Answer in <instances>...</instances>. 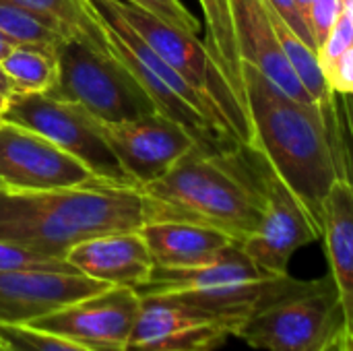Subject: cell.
Wrapping results in <instances>:
<instances>
[{"label": "cell", "instance_id": "cb8c5ba5", "mask_svg": "<svg viewBox=\"0 0 353 351\" xmlns=\"http://www.w3.org/2000/svg\"><path fill=\"white\" fill-rule=\"evenodd\" d=\"M0 351H93L77 341L39 331L27 323L0 325Z\"/></svg>", "mask_w": 353, "mask_h": 351}, {"label": "cell", "instance_id": "2e32d148", "mask_svg": "<svg viewBox=\"0 0 353 351\" xmlns=\"http://www.w3.org/2000/svg\"><path fill=\"white\" fill-rule=\"evenodd\" d=\"M110 285L79 273L0 271V325H23Z\"/></svg>", "mask_w": 353, "mask_h": 351}, {"label": "cell", "instance_id": "7402d4cb", "mask_svg": "<svg viewBox=\"0 0 353 351\" xmlns=\"http://www.w3.org/2000/svg\"><path fill=\"white\" fill-rule=\"evenodd\" d=\"M0 68L12 81L17 93H46L58 77L56 46H14L0 60Z\"/></svg>", "mask_w": 353, "mask_h": 351}, {"label": "cell", "instance_id": "ac0fdd59", "mask_svg": "<svg viewBox=\"0 0 353 351\" xmlns=\"http://www.w3.org/2000/svg\"><path fill=\"white\" fill-rule=\"evenodd\" d=\"M141 236L155 267L188 269L211 263L236 240L228 234L188 221H145Z\"/></svg>", "mask_w": 353, "mask_h": 351}, {"label": "cell", "instance_id": "3957f363", "mask_svg": "<svg viewBox=\"0 0 353 351\" xmlns=\"http://www.w3.org/2000/svg\"><path fill=\"white\" fill-rule=\"evenodd\" d=\"M242 151L205 153L196 147L186 153L165 176L139 188L145 221L199 223L244 242L259 230L265 203Z\"/></svg>", "mask_w": 353, "mask_h": 351}, {"label": "cell", "instance_id": "277c9868", "mask_svg": "<svg viewBox=\"0 0 353 351\" xmlns=\"http://www.w3.org/2000/svg\"><path fill=\"white\" fill-rule=\"evenodd\" d=\"M97 21L108 50L139 79L157 112L178 122L205 153H232L242 149L219 108L178 74L126 23L112 0H83Z\"/></svg>", "mask_w": 353, "mask_h": 351}, {"label": "cell", "instance_id": "484cf974", "mask_svg": "<svg viewBox=\"0 0 353 351\" xmlns=\"http://www.w3.org/2000/svg\"><path fill=\"white\" fill-rule=\"evenodd\" d=\"M137 4L139 8L151 12L153 17L161 19L163 23L190 33V35H199L201 33V23L199 19L180 2V0H126Z\"/></svg>", "mask_w": 353, "mask_h": 351}, {"label": "cell", "instance_id": "9a60e30c", "mask_svg": "<svg viewBox=\"0 0 353 351\" xmlns=\"http://www.w3.org/2000/svg\"><path fill=\"white\" fill-rule=\"evenodd\" d=\"M232 17L242 64L259 70L290 99L310 108H321L304 89L302 81L285 58L265 0H232Z\"/></svg>", "mask_w": 353, "mask_h": 351}, {"label": "cell", "instance_id": "603a6c76", "mask_svg": "<svg viewBox=\"0 0 353 351\" xmlns=\"http://www.w3.org/2000/svg\"><path fill=\"white\" fill-rule=\"evenodd\" d=\"M0 37L10 46H48L54 48L62 35L33 12L19 4L0 0Z\"/></svg>", "mask_w": 353, "mask_h": 351}, {"label": "cell", "instance_id": "d4e9b609", "mask_svg": "<svg viewBox=\"0 0 353 351\" xmlns=\"http://www.w3.org/2000/svg\"><path fill=\"white\" fill-rule=\"evenodd\" d=\"M0 271H56L77 273L64 259L46 257L21 246L0 242ZM81 275V273H79Z\"/></svg>", "mask_w": 353, "mask_h": 351}, {"label": "cell", "instance_id": "ffe728a7", "mask_svg": "<svg viewBox=\"0 0 353 351\" xmlns=\"http://www.w3.org/2000/svg\"><path fill=\"white\" fill-rule=\"evenodd\" d=\"M205 17V46L215 58L221 72L228 77L236 93L246 103L244 81H242V60L236 43V29L232 17V0H199Z\"/></svg>", "mask_w": 353, "mask_h": 351}, {"label": "cell", "instance_id": "ba28073f", "mask_svg": "<svg viewBox=\"0 0 353 351\" xmlns=\"http://www.w3.org/2000/svg\"><path fill=\"white\" fill-rule=\"evenodd\" d=\"M118 12L126 19L130 27L178 72L182 74L194 89H199L207 99H211L223 118L228 120L232 132L240 141L242 147H252V124L248 116V108L242 97L236 93L228 77L217 66L215 58L207 50L205 41L199 35L184 33L151 12L139 8L126 0H112Z\"/></svg>", "mask_w": 353, "mask_h": 351}, {"label": "cell", "instance_id": "f546056e", "mask_svg": "<svg viewBox=\"0 0 353 351\" xmlns=\"http://www.w3.org/2000/svg\"><path fill=\"white\" fill-rule=\"evenodd\" d=\"M325 77L335 93L353 95V46L327 68Z\"/></svg>", "mask_w": 353, "mask_h": 351}, {"label": "cell", "instance_id": "f35d334b", "mask_svg": "<svg viewBox=\"0 0 353 351\" xmlns=\"http://www.w3.org/2000/svg\"><path fill=\"white\" fill-rule=\"evenodd\" d=\"M2 122H4V118H2V114H0V124H2Z\"/></svg>", "mask_w": 353, "mask_h": 351}, {"label": "cell", "instance_id": "5b68a950", "mask_svg": "<svg viewBox=\"0 0 353 351\" xmlns=\"http://www.w3.org/2000/svg\"><path fill=\"white\" fill-rule=\"evenodd\" d=\"M306 281L290 275L263 271L234 242L211 263L188 269L155 267L151 279L137 292L141 296H159L184 302L240 325L263 306L298 292Z\"/></svg>", "mask_w": 353, "mask_h": 351}, {"label": "cell", "instance_id": "d6a6232c", "mask_svg": "<svg viewBox=\"0 0 353 351\" xmlns=\"http://www.w3.org/2000/svg\"><path fill=\"white\" fill-rule=\"evenodd\" d=\"M17 93V89H14V85H12V81L2 72V68H0V95H4V97H12Z\"/></svg>", "mask_w": 353, "mask_h": 351}, {"label": "cell", "instance_id": "f1b7e54d", "mask_svg": "<svg viewBox=\"0 0 353 351\" xmlns=\"http://www.w3.org/2000/svg\"><path fill=\"white\" fill-rule=\"evenodd\" d=\"M335 108H337V124L345 153V180L352 182L353 168V95L335 93Z\"/></svg>", "mask_w": 353, "mask_h": 351}, {"label": "cell", "instance_id": "5bb4252c", "mask_svg": "<svg viewBox=\"0 0 353 351\" xmlns=\"http://www.w3.org/2000/svg\"><path fill=\"white\" fill-rule=\"evenodd\" d=\"M70 153L46 137L10 124H0V184L19 190H54L97 182Z\"/></svg>", "mask_w": 353, "mask_h": 351}, {"label": "cell", "instance_id": "4316f807", "mask_svg": "<svg viewBox=\"0 0 353 351\" xmlns=\"http://www.w3.org/2000/svg\"><path fill=\"white\" fill-rule=\"evenodd\" d=\"M341 14H343V2L341 0H312L310 2L306 21H308L310 33L314 37L316 52Z\"/></svg>", "mask_w": 353, "mask_h": 351}, {"label": "cell", "instance_id": "4fadbf2b", "mask_svg": "<svg viewBox=\"0 0 353 351\" xmlns=\"http://www.w3.org/2000/svg\"><path fill=\"white\" fill-rule=\"evenodd\" d=\"M101 128L122 170L137 188L159 180L186 153L196 149L186 128L161 112L124 122H101Z\"/></svg>", "mask_w": 353, "mask_h": 351}, {"label": "cell", "instance_id": "83f0119b", "mask_svg": "<svg viewBox=\"0 0 353 351\" xmlns=\"http://www.w3.org/2000/svg\"><path fill=\"white\" fill-rule=\"evenodd\" d=\"M353 46V23L341 14L337 19V23L333 25V29L329 31L327 39L321 43L319 48V62H321V68L323 72H327V68L343 54L347 52L350 48Z\"/></svg>", "mask_w": 353, "mask_h": 351}, {"label": "cell", "instance_id": "6da1fadb", "mask_svg": "<svg viewBox=\"0 0 353 351\" xmlns=\"http://www.w3.org/2000/svg\"><path fill=\"white\" fill-rule=\"evenodd\" d=\"M246 108L256 151L300 199L321 234L323 201L337 180H345V155L335 114L298 103L259 70L242 64Z\"/></svg>", "mask_w": 353, "mask_h": 351}, {"label": "cell", "instance_id": "52a82bcc", "mask_svg": "<svg viewBox=\"0 0 353 351\" xmlns=\"http://www.w3.org/2000/svg\"><path fill=\"white\" fill-rule=\"evenodd\" d=\"M343 327L341 294L327 275L250 314L236 337L254 350L321 351Z\"/></svg>", "mask_w": 353, "mask_h": 351}, {"label": "cell", "instance_id": "d6986e66", "mask_svg": "<svg viewBox=\"0 0 353 351\" xmlns=\"http://www.w3.org/2000/svg\"><path fill=\"white\" fill-rule=\"evenodd\" d=\"M321 238L327 246L331 275L343 304L345 325L353 321V182L337 180L323 201Z\"/></svg>", "mask_w": 353, "mask_h": 351}, {"label": "cell", "instance_id": "74e56055", "mask_svg": "<svg viewBox=\"0 0 353 351\" xmlns=\"http://www.w3.org/2000/svg\"><path fill=\"white\" fill-rule=\"evenodd\" d=\"M6 103H8V97H4V95H0V114L4 112V108H6Z\"/></svg>", "mask_w": 353, "mask_h": 351}, {"label": "cell", "instance_id": "9c48e42d", "mask_svg": "<svg viewBox=\"0 0 353 351\" xmlns=\"http://www.w3.org/2000/svg\"><path fill=\"white\" fill-rule=\"evenodd\" d=\"M4 122L29 128L79 159L101 182L134 186L114 155L101 120L83 106L56 99L48 93H14L2 112Z\"/></svg>", "mask_w": 353, "mask_h": 351}, {"label": "cell", "instance_id": "7a4b0ae2", "mask_svg": "<svg viewBox=\"0 0 353 351\" xmlns=\"http://www.w3.org/2000/svg\"><path fill=\"white\" fill-rule=\"evenodd\" d=\"M143 223L145 201L137 186L97 180L72 188L19 190L0 184V242L46 257L64 259L83 240L141 230Z\"/></svg>", "mask_w": 353, "mask_h": 351}, {"label": "cell", "instance_id": "836d02e7", "mask_svg": "<svg viewBox=\"0 0 353 351\" xmlns=\"http://www.w3.org/2000/svg\"><path fill=\"white\" fill-rule=\"evenodd\" d=\"M345 351H353V321L345 325Z\"/></svg>", "mask_w": 353, "mask_h": 351}, {"label": "cell", "instance_id": "e0dca14e", "mask_svg": "<svg viewBox=\"0 0 353 351\" xmlns=\"http://www.w3.org/2000/svg\"><path fill=\"white\" fill-rule=\"evenodd\" d=\"M66 263L81 275L105 283L139 290L155 269L153 257L139 230L112 232L79 242L66 252Z\"/></svg>", "mask_w": 353, "mask_h": 351}, {"label": "cell", "instance_id": "8fae6325", "mask_svg": "<svg viewBox=\"0 0 353 351\" xmlns=\"http://www.w3.org/2000/svg\"><path fill=\"white\" fill-rule=\"evenodd\" d=\"M261 161L263 168L259 170V184L265 203L263 221L252 236L240 242V246L263 271L290 275L288 265L292 257L302 246L319 240L321 234L300 199L263 157Z\"/></svg>", "mask_w": 353, "mask_h": 351}, {"label": "cell", "instance_id": "4dcf8cb0", "mask_svg": "<svg viewBox=\"0 0 353 351\" xmlns=\"http://www.w3.org/2000/svg\"><path fill=\"white\" fill-rule=\"evenodd\" d=\"M306 43H310L314 50H316V46H314V37H312V33H310V27H308V23H306V19L302 17V12H300V8L296 6V2L294 0H265Z\"/></svg>", "mask_w": 353, "mask_h": 351}, {"label": "cell", "instance_id": "30bf717a", "mask_svg": "<svg viewBox=\"0 0 353 351\" xmlns=\"http://www.w3.org/2000/svg\"><path fill=\"white\" fill-rule=\"evenodd\" d=\"M141 312V294L110 285L97 294L58 306L27 325L77 341L93 351H124Z\"/></svg>", "mask_w": 353, "mask_h": 351}, {"label": "cell", "instance_id": "1f68e13d", "mask_svg": "<svg viewBox=\"0 0 353 351\" xmlns=\"http://www.w3.org/2000/svg\"><path fill=\"white\" fill-rule=\"evenodd\" d=\"M321 351H345V327L323 348Z\"/></svg>", "mask_w": 353, "mask_h": 351}, {"label": "cell", "instance_id": "8992f818", "mask_svg": "<svg viewBox=\"0 0 353 351\" xmlns=\"http://www.w3.org/2000/svg\"><path fill=\"white\" fill-rule=\"evenodd\" d=\"M58 77L48 95L83 106L101 122H124L157 112L139 79L110 50L77 37L56 43Z\"/></svg>", "mask_w": 353, "mask_h": 351}, {"label": "cell", "instance_id": "d590c367", "mask_svg": "<svg viewBox=\"0 0 353 351\" xmlns=\"http://www.w3.org/2000/svg\"><path fill=\"white\" fill-rule=\"evenodd\" d=\"M343 2V14L353 23V0H341Z\"/></svg>", "mask_w": 353, "mask_h": 351}, {"label": "cell", "instance_id": "44dd1931", "mask_svg": "<svg viewBox=\"0 0 353 351\" xmlns=\"http://www.w3.org/2000/svg\"><path fill=\"white\" fill-rule=\"evenodd\" d=\"M39 17L62 37L83 39L99 50H108L105 37L83 0H6Z\"/></svg>", "mask_w": 353, "mask_h": 351}, {"label": "cell", "instance_id": "7c38bea8", "mask_svg": "<svg viewBox=\"0 0 353 351\" xmlns=\"http://www.w3.org/2000/svg\"><path fill=\"white\" fill-rule=\"evenodd\" d=\"M238 327L184 302L141 296V312L124 351H215Z\"/></svg>", "mask_w": 353, "mask_h": 351}, {"label": "cell", "instance_id": "e575fe53", "mask_svg": "<svg viewBox=\"0 0 353 351\" xmlns=\"http://www.w3.org/2000/svg\"><path fill=\"white\" fill-rule=\"evenodd\" d=\"M296 2V6L300 8V12H302V17L306 19V14H308V8H310V2L312 0H294ZM308 23V21H306Z\"/></svg>", "mask_w": 353, "mask_h": 351}, {"label": "cell", "instance_id": "8d00e7d4", "mask_svg": "<svg viewBox=\"0 0 353 351\" xmlns=\"http://www.w3.org/2000/svg\"><path fill=\"white\" fill-rule=\"evenodd\" d=\"M12 48H14V46L6 43V41H4V39L0 37V60H2V58H4V56H6V54H8V52L12 50Z\"/></svg>", "mask_w": 353, "mask_h": 351}]
</instances>
